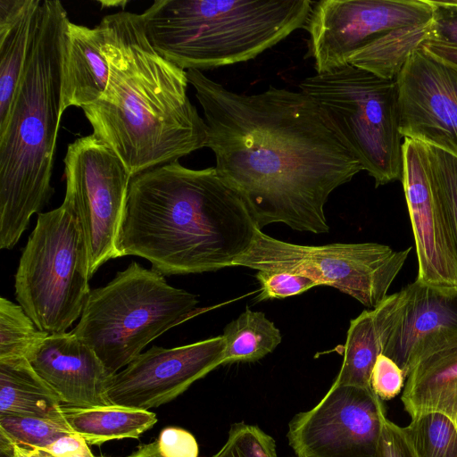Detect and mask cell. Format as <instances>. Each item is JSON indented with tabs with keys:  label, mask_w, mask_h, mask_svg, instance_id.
I'll return each instance as SVG.
<instances>
[{
	"label": "cell",
	"mask_w": 457,
	"mask_h": 457,
	"mask_svg": "<svg viewBox=\"0 0 457 457\" xmlns=\"http://www.w3.org/2000/svg\"><path fill=\"white\" fill-rule=\"evenodd\" d=\"M44 449L55 457H96L86 440L73 432L57 438Z\"/></svg>",
	"instance_id": "obj_36"
},
{
	"label": "cell",
	"mask_w": 457,
	"mask_h": 457,
	"mask_svg": "<svg viewBox=\"0 0 457 457\" xmlns=\"http://www.w3.org/2000/svg\"><path fill=\"white\" fill-rule=\"evenodd\" d=\"M222 337L225 343L222 365L259 361L282 341L279 329L265 313L248 307L226 325Z\"/></svg>",
	"instance_id": "obj_25"
},
{
	"label": "cell",
	"mask_w": 457,
	"mask_h": 457,
	"mask_svg": "<svg viewBox=\"0 0 457 457\" xmlns=\"http://www.w3.org/2000/svg\"><path fill=\"white\" fill-rule=\"evenodd\" d=\"M197 303L195 295L132 262L105 286L90 291L71 332L114 375L151 341L189 318Z\"/></svg>",
	"instance_id": "obj_6"
},
{
	"label": "cell",
	"mask_w": 457,
	"mask_h": 457,
	"mask_svg": "<svg viewBox=\"0 0 457 457\" xmlns=\"http://www.w3.org/2000/svg\"><path fill=\"white\" fill-rule=\"evenodd\" d=\"M395 79L402 136L457 158V77L420 47Z\"/></svg>",
	"instance_id": "obj_15"
},
{
	"label": "cell",
	"mask_w": 457,
	"mask_h": 457,
	"mask_svg": "<svg viewBox=\"0 0 457 457\" xmlns=\"http://www.w3.org/2000/svg\"><path fill=\"white\" fill-rule=\"evenodd\" d=\"M109 79L103 96L82 108L93 134L131 177L206 147L207 126L187 96V71L150 44L141 14L104 16Z\"/></svg>",
	"instance_id": "obj_2"
},
{
	"label": "cell",
	"mask_w": 457,
	"mask_h": 457,
	"mask_svg": "<svg viewBox=\"0 0 457 457\" xmlns=\"http://www.w3.org/2000/svg\"><path fill=\"white\" fill-rule=\"evenodd\" d=\"M386 418L371 388L332 384L314 407L291 419L287 437L295 457H376Z\"/></svg>",
	"instance_id": "obj_12"
},
{
	"label": "cell",
	"mask_w": 457,
	"mask_h": 457,
	"mask_svg": "<svg viewBox=\"0 0 457 457\" xmlns=\"http://www.w3.org/2000/svg\"><path fill=\"white\" fill-rule=\"evenodd\" d=\"M102 8H112V7H121L125 8L126 4L129 3L127 0H114V1H99L98 2Z\"/></svg>",
	"instance_id": "obj_40"
},
{
	"label": "cell",
	"mask_w": 457,
	"mask_h": 457,
	"mask_svg": "<svg viewBox=\"0 0 457 457\" xmlns=\"http://www.w3.org/2000/svg\"><path fill=\"white\" fill-rule=\"evenodd\" d=\"M55 392L27 358L0 361V415H21L56 421L65 420Z\"/></svg>",
	"instance_id": "obj_22"
},
{
	"label": "cell",
	"mask_w": 457,
	"mask_h": 457,
	"mask_svg": "<svg viewBox=\"0 0 457 457\" xmlns=\"http://www.w3.org/2000/svg\"><path fill=\"white\" fill-rule=\"evenodd\" d=\"M62 411L71 431L89 445L137 438L157 422L156 415L148 410L117 404L93 407L62 405Z\"/></svg>",
	"instance_id": "obj_23"
},
{
	"label": "cell",
	"mask_w": 457,
	"mask_h": 457,
	"mask_svg": "<svg viewBox=\"0 0 457 457\" xmlns=\"http://www.w3.org/2000/svg\"><path fill=\"white\" fill-rule=\"evenodd\" d=\"M109 72L101 26L89 28L69 20L62 65V114L71 106L82 109L97 101L105 91Z\"/></svg>",
	"instance_id": "obj_19"
},
{
	"label": "cell",
	"mask_w": 457,
	"mask_h": 457,
	"mask_svg": "<svg viewBox=\"0 0 457 457\" xmlns=\"http://www.w3.org/2000/svg\"><path fill=\"white\" fill-rule=\"evenodd\" d=\"M128 457H162L158 450L157 441L140 445Z\"/></svg>",
	"instance_id": "obj_39"
},
{
	"label": "cell",
	"mask_w": 457,
	"mask_h": 457,
	"mask_svg": "<svg viewBox=\"0 0 457 457\" xmlns=\"http://www.w3.org/2000/svg\"><path fill=\"white\" fill-rule=\"evenodd\" d=\"M401 181L418 258L415 280L441 293L456 294L457 252L424 143L404 138Z\"/></svg>",
	"instance_id": "obj_14"
},
{
	"label": "cell",
	"mask_w": 457,
	"mask_h": 457,
	"mask_svg": "<svg viewBox=\"0 0 457 457\" xmlns=\"http://www.w3.org/2000/svg\"><path fill=\"white\" fill-rule=\"evenodd\" d=\"M299 89L316 103L376 187L402 179L404 137L396 79L347 64L305 78Z\"/></svg>",
	"instance_id": "obj_7"
},
{
	"label": "cell",
	"mask_w": 457,
	"mask_h": 457,
	"mask_svg": "<svg viewBox=\"0 0 457 457\" xmlns=\"http://www.w3.org/2000/svg\"><path fill=\"white\" fill-rule=\"evenodd\" d=\"M88 254L71 199L38 213L15 274V297L39 330L64 333L80 317L91 289Z\"/></svg>",
	"instance_id": "obj_8"
},
{
	"label": "cell",
	"mask_w": 457,
	"mask_h": 457,
	"mask_svg": "<svg viewBox=\"0 0 457 457\" xmlns=\"http://www.w3.org/2000/svg\"><path fill=\"white\" fill-rule=\"evenodd\" d=\"M255 278L261 286L256 301L295 296L319 286L308 277L288 271L258 270Z\"/></svg>",
	"instance_id": "obj_31"
},
{
	"label": "cell",
	"mask_w": 457,
	"mask_h": 457,
	"mask_svg": "<svg viewBox=\"0 0 457 457\" xmlns=\"http://www.w3.org/2000/svg\"><path fill=\"white\" fill-rule=\"evenodd\" d=\"M224 349L222 335L173 348L154 345L112 377L108 397L117 405L158 407L222 365Z\"/></svg>",
	"instance_id": "obj_13"
},
{
	"label": "cell",
	"mask_w": 457,
	"mask_h": 457,
	"mask_svg": "<svg viewBox=\"0 0 457 457\" xmlns=\"http://www.w3.org/2000/svg\"><path fill=\"white\" fill-rule=\"evenodd\" d=\"M65 195L74 204L88 254V276L118 258L115 247L131 175L119 156L93 133L77 138L63 159Z\"/></svg>",
	"instance_id": "obj_10"
},
{
	"label": "cell",
	"mask_w": 457,
	"mask_h": 457,
	"mask_svg": "<svg viewBox=\"0 0 457 457\" xmlns=\"http://www.w3.org/2000/svg\"><path fill=\"white\" fill-rule=\"evenodd\" d=\"M156 441L162 457H198L196 439L184 428L167 427L161 431Z\"/></svg>",
	"instance_id": "obj_33"
},
{
	"label": "cell",
	"mask_w": 457,
	"mask_h": 457,
	"mask_svg": "<svg viewBox=\"0 0 457 457\" xmlns=\"http://www.w3.org/2000/svg\"><path fill=\"white\" fill-rule=\"evenodd\" d=\"M187 75L204 111L214 167L239 194L255 226L283 223L328 233V196L362 167L316 103L300 90L270 86L239 94L203 71Z\"/></svg>",
	"instance_id": "obj_1"
},
{
	"label": "cell",
	"mask_w": 457,
	"mask_h": 457,
	"mask_svg": "<svg viewBox=\"0 0 457 457\" xmlns=\"http://www.w3.org/2000/svg\"><path fill=\"white\" fill-rule=\"evenodd\" d=\"M403 428L418 457H457V415L429 412Z\"/></svg>",
	"instance_id": "obj_26"
},
{
	"label": "cell",
	"mask_w": 457,
	"mask_h": 457,
	"mask_svg": "<svg viewBox=\"0 0 457 457\" xmlns=\"http://www.w3.org/2000/svg\"><path fill=\"white\" fill-rule=\"evenodd\" d=\"M431 0H321L304 29L316 73L345 66L350 56L392 30L433 21Z\"/></svg>",
	"instance_id": "obj_11"
},
{
	"label": "cell",
	"mask_w": 457,
	"mask_h": 457,
	"mask_svg": "<svg viewBox=\"0 0 457 457\" xmlns=\"http://www.w3.org/2000/svg\"><path fill=\"white\" fill-rule=\"evenodd\" d=\"M239 194L215 167L177 162L131 178L115 247L147 260L163 276L233 267L256 229Z\"/></svg>",
	"instance_id": "obj_3"
},
{
	"label": "cell",
	"mask_w": 457,
	"mask_h": 457,
	"mask_svg": "<svg viewBox=\"0 0 457 457\" xmlns=\"http://www.w3.org/2000/svg\"><path fill=\"white\" fill-rule=\"evenodd\" d=\"M405 303L406 295L402 289L350 320L343 363L333 384L371 388L372 368L396 328Z\"/></svg>",
	"instance_id": "obj_18"
},
{
	"label": "cell",
	"mask_w": 457,
	"mask_h": 457,
	"mask_svg": "<svg viewBox=\"0 0 457 457\" xmlns=\"http://www.w3.org/2000/svg\"><path fill=\"white\" fill-rule=\"evenodd\" d=\"M210 457H278L275 440L259 427L231 425L223 446Z\"/></svg>",
	"instance_id": "obj_30"
},
{
	"label": "cell",
	"mask_w": 457,
	"mask_h": 457,
	"mask_svg": "<svg viewBox=\"0 0 457 457\" xmlns=\"http://www.w3.org/2000/svg\"><path fill=\"white\" fill-rule=\"evenodd\" d=\"M41 0H0V125L11 104L30 51Z\"/></svg>",
	"instance_id": "obj_21"
},
{
	"label": "cell",
	"mask_w": 457,
	"mask_h": 457,
	"mask_svg": "<svg viewBox=\"0 0 457 457\" xmlns=\"http://www.w3.org/2000/svg\"><path fill=\"white\" fill-rule=\"evenodd\" d=\"M72 433L66 422L30 416L0 415V435L11 443L46 448L57 438Z\"/></svg>",
	"instance_id": "obj_28"
},
{
	"label": "cell",
	"mask_w": 457,
	"mask_h": 457,
	"mask_svg": "<svg viewBox=\"0 0 457 457\" xmlns=\"http://www.w3.org/2000/svg\"><path fill=\"white\" fill-rule=\"evenodd\" d=\"M67 12L41 0L29 57L0 125V248L10 250L49 203L61 112Z\"/></svg>",
	"instance_id": "obj_4"
},
{
	"label": "cell",
	"mask_w": 457,
	"mask_h": 457,
	"mask_svg": "<svg viewBox=\"0 0 457 457\" xmlns=\"http://www.w3.org/2000/svg\"><path fill=\"white\" fill-rule=\"evenodd\" d=\"M411 249L395 251L378 243L302 245L276 239L256 228L249 248L233 267L303 275L374 309L387 297Z\"/></svg>",
	"instance_id": "obj_9"
},
{
	"label": "cell",
	"mask_w": 457,
	"mask_h": 457,
	"mask_svg": "<svg viewBox=\"0 0 457 457\" xmlns=\"http://www.w3.org/2000/svg\"><path fill=\"white\" fill-rule=\"evenodd\" d=\"M311 0H156L141 13L155 51L205 71L255 59L303 29Z\"/></svg>",
	"instance_id": "obj_5"
},
{
	"label": "cell",
	"mask_w": 457,
	"mask_h": 457,
	"mask_svg": "<svg viewBox=\"0 0 457 457\" xmlns=\"http://www.w3.org/2000/svg\"><path fill=\"white\" fill-rule=\"evenodd\" d=\"M427 54L447 67L457 77V46L428 38L420 46Z\"/></svg>",
	"instance_id": "obj_37"
},
{
	"label": "cell",
	"mask_w": 457,
	"mask_h": 457,
	"mask_svg": "<svg viewBox=\"0 0 457 457\" xmlns=\"http://www.w3.org/2000/svg\"><path fill=\"white\" fill-rule=\"evenodd\" d=\"M434 36L431 21L395 29L353 53L348 63L385 79H395L409 56Z\"/></svg>",
	"instance_id": "obj_24"
},
{
	"label": "cell",
	"mask_w": 457,
	"mask_h": 457,
	"mask_svg": "<svg viewBox=\"0 0 457 457\" xmlns=\"http://www.w3.org/2000/svg\"><path fill=\"white\" fill-rule=\"evenodd\" d=\"M405 376L402 369L390 357L378 356L370 375V386L381 400L395 397L404 386Z\"/></svg>",
	"instance_id": "obj_32"
},
{
	"label": "cell",
	"mask_w": 457,
	"mask_h": 457,
	"mask_svg": "<svg viewBox=\"0 0 457 457\" xmlns=\"http://www.w3.org/2000/svg\"><path fill=\"white\" fill-rule=\"evenodd\" d=\"M48 335L38 329L20 304L0 298V361L27 358Z\"/></svg>",
	"instance_id": "obj_27"
},
{
	"label": "cell",
	"mask_w": 457,
	"mask_h": 457,
	"mask_svg": "<svg viewBox=\"0 0 457 457\" xmlns=\"http://www.w3.org/2000/svg\"><path fill=\"white\" fill-rule=\"evenodd\" d=\"M401 396L411 420L429 412L457 415V337L431 345L415 359Z\"/></svg>",
	"instance_id": "obj_20"
},
{
	"label": "cell",
	"mask_w": 457,
	"mask_h": 457,
	"mask_svg": "<svg viewBox=\"0 0 457 457\" xmlns=\"http://www.w3.org/2000/svg\"><path fill=\"white\" fill-rule=\"evenodd\" d=\"M27 359L62 405L112 404L107 392L113 375L71 331L48 335L29 352Z\"/></svg>",
	"instance_id": "obj_16"
},
{
	"label": "cell",
	"mask_w": 457,
	"mask_h": 457,
	"mask_svg": "<svg viewBox=\"0 0 457 457\" xmlns=\"http://www.w3.org/2000/svg\"><path fill=\"white\" fill-rule=\"evenodd\" d=\"M12 457H55L44 448L17 445L13 443H12Z\"/></svg>",
	"instance_id": "obj_38"
},
{
	"label": "cell",
	"mask_w": 457,
	"mask_h": 457,
	"mask_svg": "<svg viewBox=\"0 0 457 457\" xmlns=\"http://www.w3.org/2000/svg\"><path fill=\"white\" fill-rule=\"evenodd\" d=\"M403 289V314L383 354L397 363L406 378L422 350L457 337V293H441L417 280Z\"/></svg>",
	"instance_id": "obj_17"
},
{
	"label": "cell",
	"mask_w": 457,
	"mask_h": 457,
	"mask_svg": "<svg viewBox=\"0 0 457 457\" xmlns=\"http://www.w3.org/2000/svg\"><path fill=\"white\" fill-rule=\"evenodd\" d=\"M376 457H418L403 428L387 418L383 422Z\"/></svg>",
	"instance_id": "obj_34"
},
{
	"label": "cell",
	"mask_w": 457,
	"mask_h": 457,
	"mask_svg": "<svg viewBox=\"0 0 457 457\" xmlns=\"http://www.w3.org/2000/svg\"><path fill=\"white\" fill-rule=\"evenodd\" d=\"M426 145L432 180L457 252V158L441 149Z\"/></svg>",
	"instance_id": "obj_29"
},
{
	"label": "cell",
	"mask_w": 457,
	"mask_h": 457,
	"mask_svg": "<svg viewBox=\"0 0 457 457\" xmlns=\"http://www.w3.org/2000/svg\"><path fill=\"white\" fill-rule=\"evenodd\" d=\"M432 4L434 5L432 38L457 46V1H432Z\"/></svg>",
	"instance_id": "obj_35"
}]
</instances>
